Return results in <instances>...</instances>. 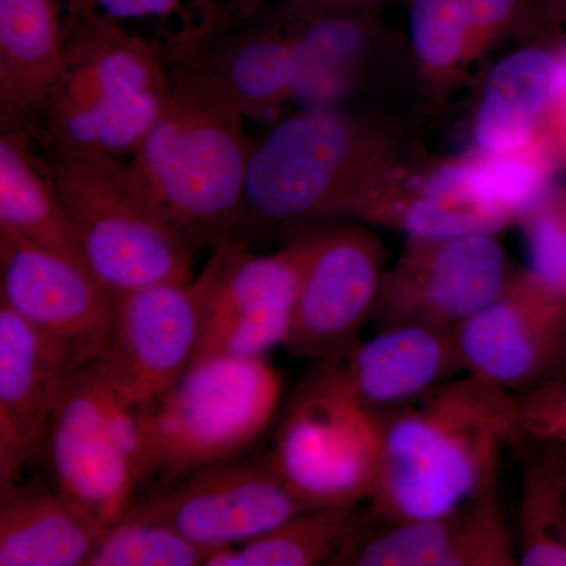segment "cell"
Masks as SVG:
<instances>
[{"label": "cell", "instance_id": "6da1fadb", "mask_svg": "<svg viewBox=\"0 0 566 566\" xmlns=\"http://www.w3.org/2000/svg\"><path fill=\"white\" fill-rule=\"evenodd\" d=\"M169 62V104L139 150L122 164V185L192 249H218L244 222L253 148L245 115L207 71L172 55Z\"/></svg>", "mask_w": 566, "mask_h": 566}, {"label": "cell", "instance_id": "7a4b0ae2", "mask_svg": "<svg viewBox=\"0 0 566 566\" xmlns=\"http://www.w3.org/2000/svg\"><path fill=\"white\" fill-rule=\"evenodd\" d=\"M381 422L367 502L368 512L385 520L455 512L499 480L505 447L520 446L515 395L468 371L381 412Z\"/></svg>", "mask_w": 566, "mask_h": 566}, {"label": "cell", "instance_id": "3957f363", "mask_svg": "<svg viewBox=\"0 0 566 566\" xmlns=\"http://www.w3.org/2000/svg\"><path fill=\"white\" fill-rule=\"evenodd\" d=\"M170 91L167 50L87 9L36 120L46 150L133 156L163 117Z\"/></svg>", "mask_w": 566, "mask_h": 566}, {"label": "cell", "instance_id": "277c9868", "mask_svg": "<svg viewBox=\"0 0 566 566\" xmlns=\"http://www.w3.org/2000/svg\"><path fill=\"white\" fill-rule=\"evenodd\" d=\"M385 140L338 106L303 107L271 129L249 158L244 222L354 216L390 188Z\"/></svg>", "mask_w": 566, "mask_h": 566}, {"label": "cell", "instance_id": "5b68a950", "mask_svg": "<svg viewBox=\"0 0 566 566\" xmlns=\"http://www.w3.org/2000/svg\"><path fill=\"white\" fill-rule=\"evenodd\" d=\"M282 375L262 359L211 356L191 367L142 412L144 483L172 482L203 465L243 455L271 423Z\"/></svg>", "mask_w": 566, "mask_h": 566}, {"label": "cell", "instance_id": "8992f818", "mask_svg": "<svg viewBox=\"0 0 566 566\" xmlns=\"http://www.w3.org/2000/svg\"><path fill=\"white\" fill-rule=\"evenodd\" d=\"M144 408L96 360L69 376L55 405L43 452L52 488L102 534L144 486Z\"/></svg>", "mask_w": 566, "mask_h": 566}, {"label": "cell", "instance_id": "52a82bcc", "mask_svg": "<svg viewBox=\"0 0 566 566\" xmlns=\"http://www.w3.org/2000/svg\"><path fill=\"white\" fill-rule=\"evenodd\" d=\"M46 156L85 268L114 303L147 286L192 281L191 245L134 202L122 185V159Z\"/></svg>", "mask_w": 566, "mask_h": 566}, {"label": "cell", "instance_id": "ba28073f", "mask_svg": "<svg viewBox=\"0 0 566 566\" xmlns=\"http://www.w3.org/2000/svg\"><path fill=\"white\" fill-rule=\"evenodd\" d=\"M381 441V412L318 360L283 408L266 457L304 510L360 505L374 491Z\"/></svg>", "mask_w": 566, "mask_h": 566}, {"label": "cell", "instance_id": "9c48e42d", "mask_svg": "<svg viewBox=\"0 0 566 566\" xmlns=\"http://www.w3.org/2000/svg\"><path fill=\"white\" fill-rule=\"evenodd\" d=\"M243 455L193 469L137 495L125 517L167 524L211 556L303 512L268 457Z\"/></svg>", "mask_w": 566, "mask_h": 566}, {"label": "cell", "instance_id": "30bf717a", "mask_svg": "<svg viewBox=\"0 0 566 566\" xmlns=\"http://www.w3.org/2000/svg\"><path fill=\"white\" fill-rule=\"evenodd\" d=\"M512 275L495 234L409 238L403 255L382 279L371 322L376 331H455L497 300Z\"/></svg>", "mask_w": 566, "mask_h": 566}, {"label": "cell", "instance_id": "8fae6325", "mask_svg": "<svg viewBox=\"0 0 566 566\" xmlns=\"http://www.w3.org/2000/svg\"><path fill=\"white\" fill-rule=\"evenodd\" d=\"M214 277L211 256L192 281L147 286L115 303L109 345L95 360L137 405L155 403L191 367Z\"/></svg>", "mask_w": 566, "mask_h": 566}, {"label": "cell", "instance_id": "7c38bea8", "mask_svg": "<svg viewBox=\"0 0 566 566\" xmlns=\"http://www.w3.org/2000/svg\"><path fill=\"white\" fill-rule=\"evenodd\" d=\"M0 304L69 354L74 367L109 345L115 303L91 273L63 256L0 232Z\"/></svg>", "mask_w": 566, "mask_h": 566}, {"label": "cell", "instance_id": "4fadbf2b", "mask_svg": "<svg viewBox=\"0 0 566 566\" xmlns=\"http://www.w3.org/2000/svg\"><path fill=\"white\" fill-rule=\"evenodd\" d=\"M382 263L378 238L360 227L318 234L283 348L301 359L322 360L356 344L374 316Z\"/></svg>", "mask_w": 566, "mask_h": 566}, {"label": "cell", "instance_id": "5bb4252c", "mask_svg": "<svg viewBox=\"0 0 566 566\" xmlns=\"http://www.w3.org/2000/svg\"><path fill=\"white\" fill-rule=\"evenodd\" d=\"M468 374L513 395L551 379L566 353V300L539 286L527 271L513 274L497 300L455 329Z\"/></svg>", "mask_w": 566, "mask_h": 566}, {"label": "cell", "instance_id": "9a60e30c", "mask_svg": "<svg viewBox=\"0 0 566 566\" xmlns=\"http://www.w3.org/2000/svg\"><path fill=\"white\" fill-rule=\"evenodd\" d=\"M74 370L61 346L0 304V488L43 458L55 405Z\"/></svg>", "mask_w": 566, "mask_h": 566}, {"label": "cell", "instance_id": "2e32d148", "mask_svg": "<svg viewBox=\"0 0 566 566\" xmlns=\"http://www.w3.org/2000/svg\"><path fill=\"white\" fill-rule=\"evenodd\" d=\"M376 333L370 340H357L322 359L360 403L376 412L411 403L460 371L465 374L455 331L401 326Z\"/></svg>", "mask_w": 566, "mask_h": 566}, {"label": "cell", "instance_id": "e0dca14e", "mask_svg": "<svg viewBox=\"0 0 566 566\" xmlns=\"http://www.w3.org/2000/svg\"><path fill=\"white\" fill-rule=\"evenodd\" d=\"M87 0H0V128L39 120Z\"/></svg>", "mask_w": 566, "mask_h": 566}, {"label": "cell", "instance_id": "ac0fdd59", "mask_svg": "<svg viewBox=\"0 0 566 566\" xmlns=\"http://www.w3.org/2000/svg\"><path fill=\"white\" fill-rule=\"evenodd\" d=\"M31 129H2L0 136V232L63 256L87 271L76 229L59 196L50 163L32 151ZM88 273V271H87Z\"/></svg>", "mask_w": 566, "mask_h": 566}, {"label": "cell", "instance_id": "d6986e66", "mask_svg": "<svg viewBox=\"0 0 566 566\" xmlns=\"http://www.w3.org/2000/svg\"><path fill=\"white\" fill-rule=\"evenodd\" d=\"M99 536L52 486L0 488V566H85Z\"/></svg>", "mask_w": 566, "mask_h": 566}, {"label": "cell", "instance_id": "ffe728a7", "mask_svg": "<svg viewBox=\"0 0 566 566\" xmlns=\"http://www.w3.org/2000/svg\"><path fill=\"white\" fill-rule=\"evenodd\" d=\"M531 0H406L409 43L424 76L449 77L515 31Z\"/></svg>", "mask_w": 566, "mask_h": 566}, {"label": "cell", "instance_id": "44dd1931", "mask_svg": "<svg viewBox=\"0 0 566 566\" xmlns=\"http://www.w3.org/2000/svg\"><path fill=\"white\" fill-rule=\"evenodd\" d=\"M560 63L539 48L506 55L488 73L474 136L485 155L520 150L535 140L539 118L556 102Z\"/></svg>", "mask_w": 566, "mask_h": 566}, {"label": "cell", "instance_id": "7402d4cb", "mask_svg": "<svg viewBox=\"0 0 566 566\" xmlns=\"http://www.w3.org/2000/svg\"><path fill=\"white\" fill-rule=\"evenodd\" d=\"M294 7L296 98L303 107L338 106L356 91L374 51V13H315Z\"/></svg>", "mask_w": 566, "mask_h": 566}, {"label": "cell", "instance_id": "603a6c76", "mask_svg": "<svg viewBox=\"0 0 566 566\" xmlns=\"http://www.w3.org/2000/svg\"><path fill=\"white\" fill-rule=\"evenodd\" d=\"M364 219L422 240L495 234L510 223L504 214L486 207L475 196L463 161L439 167L409 191L390 186Z\"/></svg>", "mask_w": 566, "mask_h": 566}, {"label": "cell", "instance_id": "cb8c5ba5", "mask_svg": "<svg viewBox=\"0 0 566 566\" xmlns=\"http://www.w3.org/2000/svg\"><path fill=\"white\" fill-rule=\"evenodd\" d=\"M360 513L359 505L303 510L266 534L216 551L205 566L333 565Z\"/></svg>", "mask_w": 566, "mask_h": 566}, {"label": "cell", "instance_id": "d4e9b609", "mask_svg": "<svg viewBox=\"0 0 566 566\" xmlns=\"http://www.w3.org/2000/svg\"><path fill=\"white\" fill-rule=\"evenodd\" d=\"M458 510L424 520H385L360 513L333 565L442 566L452 545Z\"/></svg>", "mask_w": 566, "mask_h": 566}, {"label": "cell", "instance_id": "484cf974", "mask_svg": "<svg viewBox=\"0 0 566 566\" xmlns=\"http://www.w3.org/2000/svg\"><path fill=\"white\" fill-rule=\"evenodd\" d=\"M472 191L510 222L520 221L543 199L549 180V164L536 142L515 151L482 155L463 161Z\"/></svg>", "mask_w": 566, "mask_h": 566}, {"label": "cell", "instance_id": "4316f807", "mask_svg": "<svg viewBox=\"0 0 566 566\" xmlns=\"http://www.w3.org/2000/svg\"><path fill=\"white\" fill-rule=\"evenodd\" d=\"M565 490L542 464L524 471L520 506V553L524 566H566Z\"/></svg>", "mask_w": 566, "mask_h": 566}, {"label": "cell", "instance_id": "83f0119b", "mask_svg": "<svg viewBox=\"0 0 566 566\" xmlns=\"http://www.w3.org/2000/svg\"><path fill=\"white\" fill-rule=\"evenodd\" d=\"M208 557L167 524L123 517L103 532L85 566H200Z\"/></svg>", "mask_w": 566, "mask_h": 566}, {"label": "cell", "instance_id": "f1b7e54d", "mask_svg": "<svg viewBox=\"0 0 566 566\" xmlns=\"http://www.w3.org/2000/svg\"><path fill=\"white\" fill-rule=\"evenodd\" d=\"M516 560L499 495V480H494L458 509L452 545L442 566H512Z\"/></svg>", "mask_w": 566, "mask_h": 566}, {"label": "cell", "instance_id": "f546056e", "mask_svg": "<svg viewBox=\"0 0 566 566\" xmlns=\"http://www.w3.org/2000/svg\"><path fill=\"white\" fill-rule=\"evenodd\" d=\"M526 238L527 273L566 300V200L543 199L520 219Z\"/></svg>", "mask_w": 566, "mask_h": 566}, {"label": "cell", "instance_id": "4dcf8cb0", "mask_svg": "<svg viewBox=\"0 0 566 566\" xmlns=\"http://www.w3.org/2000/svg\"><path fill=\"white\" fill-rule=\"evenodd\" d=\"M520 446L566 449V385L551 382L532 392L515 395Z\"/></svg>", "mask_w": 566, "mask_h": 566}, {"label": "cell", "instance_id": "1f68e13d", "mask_svg": "<svg viewBox=\"0 0 566 566\" xmlns=\"http://www.w3.org/2000/svg\"><path fill=\"white\" fill-rule=\"evenodd\" d=\"M93 10L112 21L134 18L167 17L180 9L185 0H87Z\"/></svg>", "mask_w": 566, "mask_h": 566}, {"label": "cell", "instance_id": "d6a6232c", "mask_svg": "<svg viewBox=\"0 0 566 566\" xmlns=\"http://www.w3.org/2000/svg\"><path fill=\"white\" fill-rule=\"evenodd\" d=\"M389 0H292L293 6L315 13H375Z\"/></svg>", "mask_w": 566, "mask_h": 566}, {"label": "cell", "instance_id": "836d02e7", "mask_svg": "<svg viewBox=\"0 0 566 566\" xmlns=\"http://www.w3.org/2000/svg\"><path fill=\"white\" fill-rule=\"evenodd\" d=\"M551 447V450H547L543 455H534L531 458L535 460L536 463L542 464L566 491V449L565 447Z\"/></svg>", "mask_w": 566, "mask_h": 566}, {"label": "cell", "instance_id": "e575fe53", "mask_svg": "<svg viewBox=\"0 0 566 566\" xmlns=\"http://www.w3.org/2000/svg\"><path fill=\"white\" fill-rule=\"evenodd\" d=\"M547 2L553 3L556 9H562V7L566 6V0H547Z\"/></svg>", "mask_w": 566, "mask_h": 566}]
</instances>
